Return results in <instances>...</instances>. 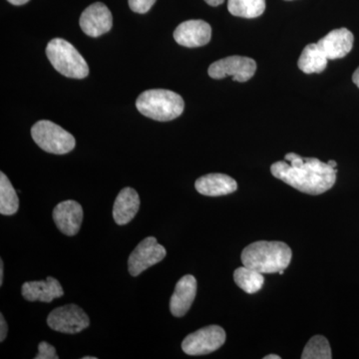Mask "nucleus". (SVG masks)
Here are the masks:
<instances>
[{
  "label": "nucleus",
  "mask_w": 359,
  "mask_h": 359,
  "mask_svg": "<svg viewBox=\"0 0 359 359\" xmlns=\"http://www.w3.org/2000/svg\"><path fill=\"white\" fill-rule=\"evenodd\" d=\"M196 190L208 197H219L236 192L238 183L236 180L224 174H208L201 177L195 183Z\"/></svg>",
  "instance_id": "16"
},
{
  "label": "nucleus",
  "mask_w": 359,
  "mask_h": 359,
  "mask_svg": "<svg viewBox=\"0 0 359 359\" xmlns=\"http://www.w3.org/2000/svg\"><path fill=\"white\" fill-rule=\"evenodd\" d=\"M353 83L356 85V86L359 88V67L358 69L354 71L353 75Z\"/></svg>",
  "instance_id": "27"
},
{
  "label": "nucleus",
  "mask_w": 359,
  "mask_h": 359,
  "mask_svg": "<svg viewBox=\"0 0 359 359\" xmlns=\"http://www.w3.org/2000/svg\"><path fill=\"white\" fill-rule=\"evenodd\" d=\"M21 294L28 302H51L63 297L65 290L56 278L48 276L45 280L23 283Z\"/></svg>",
  "instance_id": "15"
},
{
  "label": "nucleus",
  "mask_w": 359,
  "mask_h": 359,
  "mask_svg": "<svg viewBox=\"0 0 359 359\" xmlns=\"http://www.w3.org/2000/svg\"><path fill=\"white\" fill-rule=\"evenodd\" d=\"M7 332H8V327L4 320V314L0 313V341H4L7 337Z\"/></svg>",
  "instance_id": "25"
},
{
  "label": "nucleus",
  "mask_w": 359,
  "mask_h": 359,
  "mask_svg": "<svg viewBox=\"0 0 359 359\" xmlns=\"http://www.w3.org/2000/svg\"><path fill=\"white\" fill-rule=\"evenodd\" d=\"M32 136L42 150L50 154H67L76 145L72 134L48 120H41L34 124L32 128Z\"/></svg>",
  "instance_id": "5"
},
{
  "label": "nucleus",
  "mask_w": 359,
  "mask_h": 359,
  "mask_svg": "<svg viewBox=\"0 0 359 359\" xmlns=\"http://www.w3.org/2000/svg\"><path fill=\"white\" fill-rule=\"evenodd\" d=\"M166 255V249L158 244L157 238L154 237L144 238L130 255L128 259L130 275L140 276L146 269L162 262Z\"/></svg>",
  "instance_id": "9"
},
{
  "label": "nucleus",
  "mask_w": 359,
  "mask_h": 359,
  "mask_svg": "<svg viewBox=\"0 0 359 359\" xmlns=\"http://www.w3.org/2000/svg\"><path fill=\"white\" fill-rule=\"evenodd\" d=\"M327 60L318 43H311L304 47L297 65L306 74L321 73L327 68Z\"/></svg>",
  "instance_id": "18"
},
{
  "label": "nucleus",
  "mask_w": 359,
  "mask_h": 359,
  "mask_svg": "<svg viewBox=\"0 0 359 359\" xmlns=\"http://www.w3.org/2000/svg\"><path fill=\"white\" fill-rule=\"evenodd\" d=\"M52 216L58 230L68 237H72L81 228L83 209L76 201H65L54 208Z\"/></svg>",
  "instance_id": "11"
},
{
  "label": "nucleus",
  "mask_w": 359,
  "mask_h": 359,
  "mask_svg": "<svg viewBox=\"0 0 359 359\" xmlns=\"http://www.w3.org/2000/svg\"><path fill=\"white\" fill-rule=\"evenodd\" d=\"M59 356L56 353L55 347L49 344L48 342H40L39 346V353L35 356V359H58Z\"/></svg>",
  "instance_id": "23"
},
{
  "label": "nucleus",
  "mask_w": 359,
  "mask_h": 359,
  "mask_svg": "<svg viewBox=\"0 0 359 359\" xmlns=\"http://www.w3.org/2000/svg\"><path fill=\"white\" fill-rule=\"evenodd\" d=\"M209 6H219L224 4V0H205Z\"/></svg>",
  "instance_id": "26"
},
{
  "label": "nucleus",
  "mask_w": 359,
  "mask_h": 359,
  "mask_svg": "<svg viewBox=\"0 0 359 359\" xmlns=\"http://www.w3.org/2000/svg\"><path fill=\"white\" fill-rule=\"evenodd\" d=\"M46 55L60 74L74 79H83L88 76V65L70 42L61 39H52L47 44Z\"/></svg>",
  "instance_id": "4"
},
{
  "label": "nucleus",
  "mask_w": 359,
  "mask_h": 359,
  "mask_svg": "<svg viewBox=\"0 0 359 359\" xmlns=\"http://www.w3.org/2000/svg\"><path fill=\"white\" fill-rule=\"evenodd\" d=\"M287 1H290V0H287Z\"/></svg>",
  "instance_id": "34"
},
{
  "label": "nucleus",
  "mask_w": 359,
  "mask_h": 359,
  "mask_svg": "<svg viewBox=\"0 0 359 359\" xmlns=\"http://www.w3.org/2000/svg\"><path fill=\"white\" fill-rule=\"evenodd\" d=\"M353 41L354 37L351 30L339 28L325 35L318 42V45L327 59L334 60L346 56L353 49Z\"/></svg>",
  "instance_id": "14"
},
{
  "label": "nucleus",
  "mask_w": 359,
  "mask_h": 359,
  "mask_svg": "<svg viewBox=\"0 0 359 359\" xmlns=\"http://www.w3.org/2000/svg\"><path fill=\"white\" fill-rule=\"evenodd\" d=\"M327 164L330 165V166H332V168H337V162L332 160L328 161Z\"/></svg>",
  "instance_id": "31"
},
{
  "label": "nucleus",
  "mask_w": 359,
  "mask_h": 359,
  "mask_svg": "<svg viewBox=\"0 0 359 359\" xmlns=\"http://www.w3.org/2000/svg\"><path fill=\"white\" fill-rule=\"evenodd\" d=\"M212 39V27L204 20H187L175 29L174 39L182 46H204Z\"/></svg>",
  "instance_id": "12"
},
{
  "label": "nucleus",
  "mask_w": 359,
  "mask_h": 359,
  "mask_svg": "<svg viewBox=\"0 0 359 359\" xmlns=\"http://www.w3.org/2000/svg\"><path fill=\"white\" fill-rule=\"evenodd\" d=\"M241 257L248 268L262 273H276L290 266L292 252L285 243L259 241L245 248Z\"/></svg>",
  "instance_id": "2"
},
{
  "label": "nucleus",
  "mask_w": 359,
  "mask_h": 359,
  "mask_svg": "<svg viewBox=\"0 0 359 359\" xmlns=\"http://www.w3.org/2000/svg\"><path fill=\"white\" fill-rule=\"evenodd\" d=\"M136 107L142 115L150 119L167 122L182 115L185 102L179 94L170 90L151 89L138 97Z\"/></svg>",
  "instance_id": "3"
},
{
  "label": "nucleus",
  "mask_w": 359,
  "mask_h": 359,
  "mask_svg": "<svg viewBox=\"0 0 359 359\" xmlns=\"http://www.w3.org/2000/svg\"><path fill=\"white\" fill-rule=\"evenodd\" d=\"M264 359H280V356L276 354H269V355L264 356Z\"/></svg>",
  "instance_id": "30"
},
{
  "label": "nucleus",
  "mask_w": 359,
  "mask_h": 359,
  "mask_svg": "<svg viewBox=\"0 0 359 359\" xmlns=\"http://www.w3.org/2000/svg\"><path fill=\"white\" fill-rule=\"evenodd\" d=\"M283 271H280V273H280V275H283Z\"/></svg>",
  "instance_id": "33"
},
{
  "label": "nucleus",
  "mask_w": 359,
  "mask_h": 359,
  "mask_svg": "<svg viewBox=\"0 0 359 359\" xmlns=\"http://www.w3.org/2000/svg\"><path fill=\"white\" fill-rule=\"evenodd\" d=\"M83 359H96V358H93V356H84Z\"/></svg>",
  "instance_id": "32"
},
{
  "label": "nucleus",
  "mask_w": 359,
  "mask_h": 359,
  "mask_svg": "<svg viewBox=\"0 0 359 359\" xmlns=\"http://www.w3.org/2000/svg\"><path fill=\"white\" fill-rule=\"evenodd\" d=\"M156 0H129V6L134 13L144 14L152 8Z\"/></svg>",
  "instance_id": "24"
},
{
  "label": "nucleus",
  "mask_w": 359,
  "mask_h": 359,
  "mask_svg": "<svg viewBox=\"0 0 359 359\" xmlns=\"http://www.w3.org/2000/svg\"><path fill=\"white\" fill-rule=\"evenodd\" d=\"M256 70L257 63L254 59L236 55L216 61L210 66L208 72L212 79L231 76L233 81L245 82L254 76Z\"/></svg>",
  "instance_id": "8"
},
{
  "label": "nucleus",
  "mask_w": 359,
  "mask_h": 359,
  "mask_svg": "<svg viewBox=\"0 0 359 359\" xmlns=\"http://www.w3.org/2000/svg\"><path fill=\"white\" fill-rule=\"evenodd\" d=\"M20 200L11 181L4 172L0 173V214L13 216L18 211Z\"/></svg>",
  "instance_id": "20"
},
{
  "label": "nucleus",
  "mask_w": 359,
  "mask_h": 359,
  "mask_svg": "<svg viewBox=\"0 0 359 359\" xmlns=\"http://www.w3.org/2000/svg\"><path fill=\"white\" fill-rule=\"evenodd\" d=\"M226 341V332L219 325H209L189 334L182 342V349L188 355H205L218 351Z\"/></svg>",
  "instance_id": "6"
},
{
  "label": "nucleus",
  "mask_w": 359,
  "mask_h": 359,
  "mask_svg": "<svg viewBox=\"0 0 359 359\" xmlns=\"http://www.w3.org/2000/svg\"><path fill=\"white\" fill-rule=\"evenodd\" d=\"M285 161H278L271 166V172L276 179L299 192L309 195H320L330 190L337 181V168L316 158H302L295 153L285 156Z\"/></svg>",
  "instance_id": "1"
},
{
  "label": "nucleus",
  "mask_w": 359,
  "mask_h": 359,
  "mask_svg": "<svg viewBox=\"0 0 359 359\" xmlns=\"http://www.w3.org/2000/svg\"><path fill=\"white\" fill-rule=\"evenodd\" d=\"M47 325L55 332L75 334L86 330L90 320L83 309L76 304H66L49 313Z\"/></svg>",
  "instance_id": "7"
},
{
  "label": "nucleus",
  "mask_w": 359,
  "mask_h": 359,
  "mask_svg": "<svg viewBox=\"0 0 359 359\" xmlns=\"http://www.w3.org/2000/svg\"><path fill=\"white\" fill-rule=\"evenodd\" d=\"M79 25L82 32L88 36H101L109 32L112 28V13L102 2H96L87 7L82 13Z\"/></svg>",
  "instance_id": "10"
},
{
  "label": "nucleus",
  "mask_w": 359,
  "mask_h": 359,
  "mask_svg": "<svg viewBox=\"0 0 359 359\" xmlns=\"http://www.w3.org/2000/svg\"><path fill=\"white\" fill-rule=\"evenodd\" d=\"M4 262L0 261V285L4 283Z\"/></svg>",
  "instance_id": "29"
},
{
  "label": "nucleus",
  "mask_w": 359,
  "mask_h": 359,
  "mask_svg": "<svg viewBox=\"0 0 359 359\" xmlns=\"http://www.w3.org/2000/svg\"><path fill=\"white\" fill-rule=\"evenodd\" d=\"M140 208V197L134 189H123L116 198L113 207V218L115 223L124 226L130 223L136 216Z\"/></svg>",
  "instance_id": "17"
},
{
  "label": "nucleus",
  "mask_w": 359,
  "mask_h": 359,
  "mask_svg": "<svg viewBox=\"0 0 359 359\" xmlns=\"http://www.w3.org/2000/svg\"><path fill=\"white\" fill-rule=\"evenodd\" d=\"M233 280L240 289L250 294L261 290L264 283L263 273L245 266L236 269Z\"/></svg>",
  "instance_id": "19"
},
{
  "label": "nucleus",
  "mask_w": 359,
  "mask_h": 359,
  "mask_svg": "<svg viewBox=\"0 0 359 359\" xmlns=\"http://www.w3.org/2000/svg\"><path fill=\"white\" fill-rule=\"evenodd\" d=\"M302 359H330L332 358L330 342L323 335L311 337L302 351Z\"/></svg>",
  "instance_id": "22"
},
{
  "label": "nucleus",
  "mask_w": 359,
  "mask_h": 359,
  "mask_svg": "<svg viewBox=\"0 0 359 359\" xmlns=\"http://www.w3.org/2000/svg\"><path fill=\"white\" fill-rule=\"evenodd\" d=\"M197 295V280L192 275L184 276L177 283L173 295L170 299V311L176 318L185 316Z\"/></svg>",
  "instance_id": "13"
},
{
  "label": "nucleus",
  "mask_w": 359,
  "mask_h": 359,
  "mask_svg": "<svg viewBox=\"0 0 359 359\" xmlns=\"http://www.w3.org/2000/svg\"><path fill=\"white\" fill-rule=\"evenodd\" d=\"M228 9L238 18H256L266 11V0H229Z\"/></svg>",
  "instance_id": "21"
},
{
  "label": "nucleus",
  "mask_w": 359,
  "mask_h": 359,
  "mask_svg": "<svg viewBox=\"0 0 359 359\" xmlns=\"http://www.w3.org/2000/svg\"><path fill=\"white\" fill-rule=\"evenodd\" d=\"M7 1L11 2L13 6H23V4H27L29 0H7Z\"/></svg>",
  "instance_id": "28"
}]
</instances>
